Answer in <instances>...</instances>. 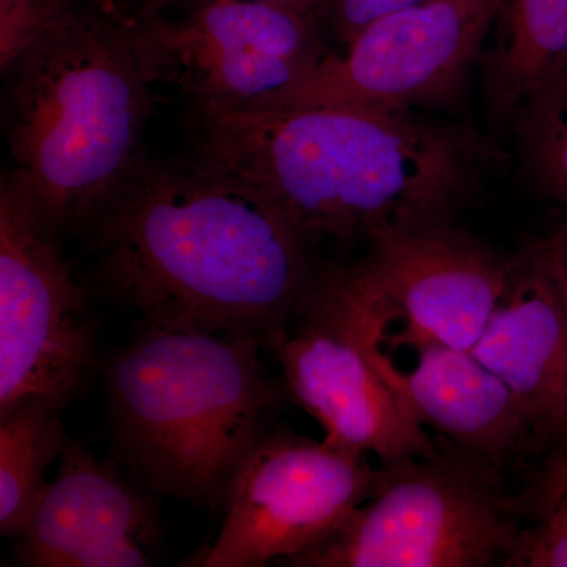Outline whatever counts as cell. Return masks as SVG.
Returning a JSON list of instances; mask_svg holds the SVG:
<instances>
[{
    "instance_id": "cell-1",
    "label": "cell",
    "mask_w": 567,
    "mask_h": 567,
    "mask_svg": "<svg viewBox=\"0 0 567 567\" xmlns=\"http://www.w3.org/2000/svg\"><path fill=\"white\" fill-rule=\"evenodd\" d=\"M193 121L189 159L270 205L308 245L447 219L476 182L466 137L413 110H193Z\"/></svg>"
},
{
    "instance_id": "cell-2",
    "label": "cell",
    "mask_w": 567,
    "mask_h": 567,
    "mask_svg": "<svg viewBox=\"0 0 567 567\" xmlns=\"http://www.w3.org/2000/svg\"><path fill=\"white\" fill-rule=\"evenodd\" d=\"M96 281L144 317L267 341L315 281L308 244L259 197L193 159L142 158L89 224Z\"/></svg>"
},
{
    "instance_id": "cell-3",
    "label": "cell",
    "mask_w": 567,
    "mask_h": 567,
    "mask_svg": "<svg viewBox=\"0 0 567 567\" xmlns=\"http://www.w3.org/2000/svg\"><path fill=\"white\" fill-rule=\"evenodd\" d=\"M262 347L245 331L145 317L104 369L115 447L145 486L223 513L284 398Z\"/></svg>"
},
{
    "instance_id": "cell-4",
    "label": "cell",
    "mask_w": 567,
    "mask_h": 567,
    "mask_svg": "<svg viewBox=\"0 0 567 567\" xmlns=\"http://www.w3.org/2000/svg\"><path fill=\"white\" fill-rule=\"evenodd\" d=\"M7 73L3 183L51 234L87 229L144 158L153 81L128 24L74 7Z\"/></svg>"
},
{
    "instance_id": "cell-5",
    "label": "cell",
    "mask_w": 567,
    "mask_h": 567,
    "mask_svg": "<svg viewBox=\"0 0 567 567\" xmlns=\"http://www.w3.org/2000/svg\"><path fill=\"white\" fill-rule=\"evenodd\" d=\"M492 472L462 454L380 464L374 491L349 520L282 566H505L522 528Z\"/></svg>"
},
{
    "instance_id": "cell-6",
    "label": "cell",
    "mask_w": 567,
    "mask_h": 567,
    "mask_svg": "<svg viewBox=\"0 0 567 567\" xmlns=\"http://www.w3.org/2000/svg\"><path fill=\"white\" fill-rule=\"evenodd\" d=\"M385 331L350 267L317 268L303 300L265 347L281 365L286 394L322 425L331 445L372 454L380 464L439 456L377 368Z\"/></svg>"
},
{
    "instance_id": "cell-7",
    "label": "cell",
    "mask_w": 567,
    "mask_h": 567,
    "mask_svg": "<svg viewBox=\"0 0 567 567\" xmlns=\"http://www.w3.org/2000/svg\"><path fill=\"white\" fill-rule=\"evenodd\" d=\"M142 65L193 110H251L331 54L317 11L264 0H155L126 22Z\"/></svg>"
},
{
    "instance_id": "cell-8",
    "label": "cell",
    "mask_w": 567,
    "mask_h": 567,
    "mask_svg": "<svg viewBox=\"0 0 567 567\" xmlns=\"http://www.w3.org/2000/svg\"><path fill=\"white\" fill-rule=\"evenodd\" d=\"M84 289L58 235L2 182L0 193V415L25 401L63 410L95 365Z\"/></svg>"
},
{
    "instance_id": "cell-9",
    "label": "cell",
    "mask_w": 567,
    "mask_h": 567,
    "mask_svg": "<svg viewBox=\"0 0 567 567\" xmlns=\"http://www.w3.org/2000/svg\"><path fill=\"white\" fill-rule=\"evenodd\" d=\"M368 456L274 429L235 477L223 527L196 566L260 567L334 535L374 491Z\"/></svg>"
},
{
    "instance_id": "cell-10",
    "label": "cell",
    "mask_w": 567,
    "mask_h": 567,
    "mask_svg": "<svg viewBox=\"0 0 567 567\" xmlns=\"http://www.w3.org/2000/svg\"><path fill=\"white\" fill-rule=\"evenodd\" d=\"M365 241L368 254L350 270L385 328L401 323L393 344L472 350L502 297L511 260L447 219L390 224Z\"/></svg>"
},
{
    "instance_id": "cell-11",
    "label": "cell",
    "mask_w": 567,
    "mask_h": 567,
    "mask_svg": "<svg viewBox=\"0 0 567 567\" xmlns=\"http://www.w3.org/2000/svg\"><path fill=\"white\" fill-rule=\"evenodd\" d=\"M506 0H424L372 22L342 54L257 107L352 104L413 110L450 92L475 61ZM252 107V110H257Z\"/></svg>"
},
{
    "instance_id": "cell-12",
    "label": "cell",
    "mask_w": 567,
    "mask_h": 567,
    "mask_svg": "<svg viewBox=\"0 0 567 567\" xmlns=\"http://www.w3.org/2000/svg\"><path fill=\"white\" fill-rule=\"evenodd\" d=\"M17 561L32 567L151 566L155 511L137 488L78 442L17 537Z\"/></svg>"
},
{
    "instance_id": "cell-13",
    "label": "cell",
    "mask_w": 567,
    "mask_h": 567,
    "mask_svg": "<svg viewBox=\"0 0 567 567\" xmlns=\"http://www.w3.org/2000/svg\"><path fill=\"white\" fill-rule=\"evenodd\" d=\"M472 353L514 395L537 445L567 442V311L557 284L524 249Z\"/></svg>"
},
{
    "instance_id": "cell-14",
    "label": "cell",
    "mask_w": 567,
    "mask_h": 567,
    "mask_svg": "<svg viewBox=\"0 0 567 567\" xmlns=\"http://www.w3.org/2000/svg\"><path fill=\"white\" fill-rule=\"evenodd\" d=\"M382 344L375 364L405 415L462 456L496 470L535 443L514 395L472 350L420 347L415 365L401 369Z\"/></svg>"
},
{
    "instance_id": "cell-15",
    "label": "cell",
    "mask_w": 567,
    "mask_h": 567,
    "mask_svg": "<svg viewBox=\"0 0 567 567\" xmlns=\"http://www.w3.org/2000/svg\"><path fill=\"white\" fill-rule=\"evenodd\" d=\"M486 58L488 110L496 122L518 112L567 63V0H506Z\"/></svg>"
},
{
    "instance_id": "cell-16",
    "label": "cell",
    "mask_w": 567,
    "mask_h": 567,
    "mask_svg": "<svg viewBox=\"0 0 567 567\" xmlns=\"http://www.w3.org/2000/svg\"><path fill=\"white\" fill-rule=\"evenodd\" d=\"M62 410L25 401L0 415V533L18 537L50 486L47 473L65 450Z\"/></svg>"
},
{
    "instance_id": "cell-17",
    "label": "cell",
    "mask_w": 567,
    "mask_h": 567,
    "mask_svg": "<svg viewBox=\"0 0 567 567\" xmlns=\"http://www.w3.org/2000/svg\"><path fill=\"white\" fill-rule=\"evenodd\" d=\"M525 169L540 192L567 205V63L516 117Z\"/></svg>"
},
{
    "instance_id": "cell-18",
    "label": "cell",
    "mask_w": 567,
    "mask_h": 567,
    "mask_svg": "<svg viewBox=\"0 0 567 567\" xmlns=\"http://www.w3.org/2000/svg\"><path fill=\"white\" fill-rule=\"evenodd\" d=\"M74 7L73 0H0L2 71Z\"/></svg>"
},
{
    "instance_id": "cell-19",
    "label": "cell",
    "mask_w": 567,
    "mask_h": 567,
    "mask_svg": "<svg viewBox=\"0 0 567 567\" xmlns=\"http://www.w3.org/2000/svg\"><path fill=\"white\" fill-rule=\"evenodd\" d=\"M537 514L535 527L522 529L506 567H567V494Z\"/></svg>"
},
{
    "instance_id": "cell-20",
    "label": "cell",
    "mask_w": 567,
    "mask_h": 567,
    "mask_svg": "<svg viewBox=\"0 0 567 567\" xmlns=\"http://www.w3.org/2000/svg\"><path fill=\"white\" fill-rule=\"evenodd\" d=\"M424 0H317L320 25L344 47L372 22Z\"/></svg>"
},
{
    "instance_id": "cell-21",
    "label": "cell",
    "mask_w": 567,
    "mask_h": 567,
    "mask_svg": "<svg viewBox=\"0 0 567 567\" xmlns=\"http://www.w3.org/2000/svg\"><path fill=\"white\" fill-rule=\"evenodd\" d=\"M525 249L539 260L557 284L567 311V212L555 218Z\"/></svg>"
},
{
    "instance_id": "cell-22",
    "label": "cell",
    "mask_w": 567,
    "mask_h": 567,
    "mask_svg": "<svg viewBox=\"0 0 567 567\" xmlns=\"http://www.w3.org/2000/svg\"><path fill=\"white\" fill-rule=\"evenodd\" d=\"M567 494V442L555 446L550 456L544 462L535 484L529 487L528 503L536 513L554 502L558 496Z\"/></svg>"
},
{
    "instance_id": "cell-23",
    "label": "cell",
    "mask_w": 567,
    "mask_h": 567,
    "mask_svg": "<svg viewBox=\"0 0 567 567\" xmlns=\"http://www.w3.org/2000/svg\"><path fill=\"white\" fill-rule=\"evenodd\" d=\"M264 2L286 3V6L298 7V9L317 11V0H264Z\"/></svg>"
}]
</instances>
